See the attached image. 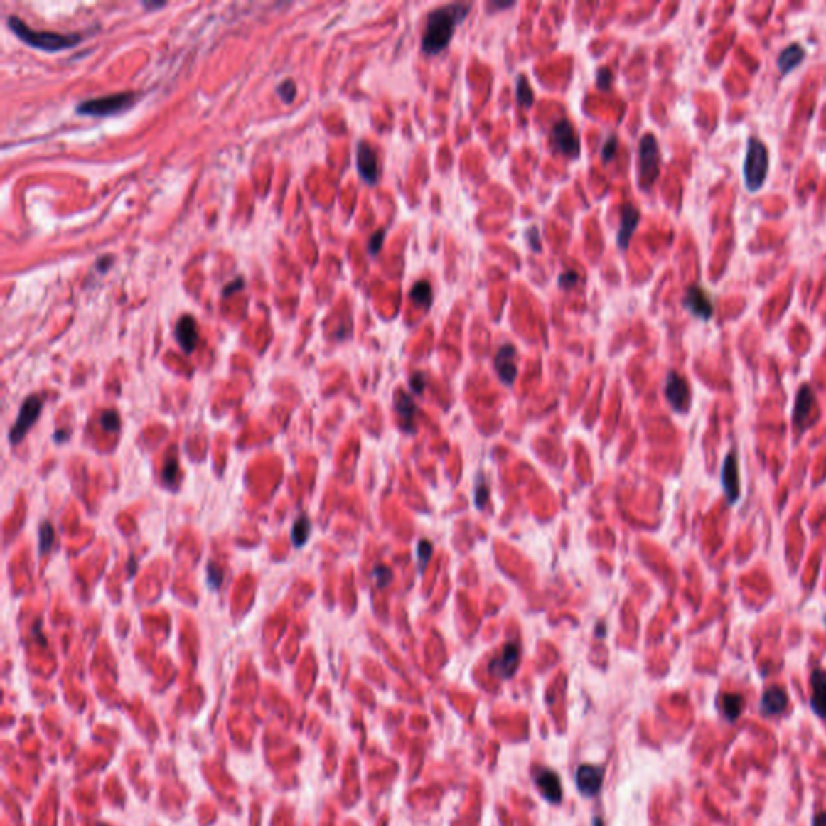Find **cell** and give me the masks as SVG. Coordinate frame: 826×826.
<instances>
[{
    "mask_svg": "<svg viewBox=\"0 0 826 826\" xmlns=\"http://www.w3.org/2000/svg\"><path fill=\"white\" fill-rule=\"evenodd\" d=\"M471 4L454 2L429 11L422 38V50L428 55H438L451 44L457 26L470 15Z\"/></svg>",
    "mask_w": 826,
    "mask_h": 826,
    "instance_id": "6da1fadb",
    "label": "cell"
},
{
    "mask_svg": "<svg viewBox=\"0 0 826 826\" xmlns=\"http://www.w3.org/2000/svg\"><path fill=\"white\" fill-rule=\"evenodd\" d=\"M7 25L14 31L23 43L34 47V49L47 50V52H57L63 49H71L81 43L80 34H58L52 31H36V29L29 28L25 21H21L18 16H9Z\"/></svg>",
    "mask_w": 826,
    "mask_h": 826,
    "instance_id": "7a4b0ae2",
    "label": "cell"
},
{
    "mask_svg": "<svg viewBox=\"0 0 826 826\" xmlns=\"http://www.w3.org/2000/svg\"><path fill=\"white\" fill-rule=\"evenodd\" d=\"M770 168L768 149L757 137H752L747 144V152L744 160V181L746 188L751 193H757L767 179Z\"/></svg>",
    "mask_w": 826,
    "mask_h": 826,
    "instance_id": "3957f363",
    "label": "cell"
},
{
    "mask_svg": "<svg viewBox=\"0 0 826 826\" xmlns=\"http://www.w3.org/2000/svg\"><path fill=\"white\" fill-rule=\"evenodd\" d=\"M134 100H136L134 92L110 94V95H104V97L89 99V100L81 102V104L76 107V112L80 113V115H89V117H109V115H115V113L124 112L127 109H129V107L133 105Z\"/></svg>",
    "mask_w": 826,
    "mask_h": 826,
    "instance_id": "277c9868",
    "label": "cell"
},
{
    "mask_svg": "<svg viewBox=\"0 0 826 826\" xmlns=\"http://www.w3.org/2000/svg\"><path fill=\"white\" fill-rule=\"evenodd\" d=\"M660 152H658L657 139L652 134H645L639 142V183L643 189H649L660 173Z\"/></svg>",
    "mask_w": 826,
    "mask_h": 826,
    "instance_id": "5b68a950",
    "label": "cell"
},
{
    "mask_svg": "<svg viewBox=\"0 0 826 826\" xmlns=\"http://www.w3.org/2000/svg\"><path fill=\"white\" fill-rule=\"evenodd\" d=\"M43 405H44V399L38 396V394H34V396H29L28 399H25V402L21 404L20 413H18L16 422L10 429L11 446L20 444V442L23 441V438H25L28 431L31 429L36 420L39 418L41 412H43Z\"/></svg>",
    "mask_w": 826,
    "mask_h": 826,
    "instance_id": "8992f818",
    "label": "cell"
},
{
    "mask_svg": "<svg viewBox=\"0 0 826 826\" xmlns=\"http://www.w3.org/2000/svg\"><path fill=\"white\" fill-rule=\"evenodd\" d=\"M550 137H552L554 147L560 154L568 155V157H578L579 155L581 142H579L578 131L574 129V127L568 122V119L565 118L559 119V122L554 124Z\"/></svg>",
    "mask_w": 826,
    "mask_h": 826,
    "instance_id": "52a82bcc",
    "label": "cell"
},
{
    "mask_svg": "<svg viewBox=\"0 0 826 826\" xmlns=\"http://www.w3.org/2000/svg\"><path fill=\"white\" fill-rule=\"evenodd\" d=\"M665 396L676 412H686L691 404V391L687 381L678 373H668L665 385Z\"/></svg>",
    "mask_w": 826,
    "mask_h": 826,
    "instance_id": "ba28073f",
    "label": "cell"
},
{
    "mask_svg": "<svg viewBox=\"0 0 826 826\" xmlns=\"http://www.w3.org/2000/svg\"><path fill=\"white\" fill-rule=\"evenodd\" d=\"M357 168L358 175L363 178L365 183L376 184V181H378L380 178L378 157H376L373 147L365 141H360L357 144Z\"/></svg>",
    "mask_w": 826,
    "mask_h": 826,
    "instance_id": "9c48e42d",
    "label": "cell"
},
{
    "mask_svg": "<svg viewBox=\"0 0 826 826\" xmlns=\"http://www.w3.org/2000/svg\"><path fill=\"white\" fill-rule=\"evenodd\" d=\"M518 663H520V648L518 644L510 643L507 644L505 648L502 649L500 654L489 663V672L499 676L502 680L510 678V676H513V673L517 672Z\"/></svg>",
    "mask_w": 826,
    "mask_h": 826,
    "instance_id": "30bf717a",
    "label": "cell"
},
{
    "mask_svg": "<svg viewBox=\"0 0 826 826\" xmlns=\"http://www.w3.org/2000/svg\"><path fill=\"white\" fill-rule=\"evenodd\" d=\"M722 483H723V490H725V495L729 504H736L741 495V486H739V466H738V457H736V454L731 452L728 454V457L725 458V463H723V470H722Z\"/></svg>",
    "mask_w": 826,
    "mask_h": 826,
    "instance_id": "8fae6325",
    "label": "cell"
},
{
    "mask_svg": "<svg viewBox=\"0 0 826 826\" xmlns=\"http://www.w3.org/2000/svg\"><path fill=\"white\" fill-rule=\"evenodd\" d=\"M604 781V768L596 765H581L576 771L578 791L586 798H594L601 793Z\"/></svg>",
    "mask_w": 826,
    "mask_h": 826,
    "instance_id": "7c38bea8",
    "label": "cell"
},
{
    "mask_svg": "<svg viewBox=\"0 0 826 826\" xmlns=\"http://www.w3.org/2000/svg\"><path fill=\"white\" fill-rule=\"evenodd\" d=\"M683 304L694 316H697L700 320H709L714 315V305H712L707 292L700 286L687 287Z\"/></svg>",
    "mask_w": 826,
    "mask_h": 826,
    "instance_id": "4fadbf2b",
    "label": "cell"
},
{
    "mask_svg": "<svg viewBox=\"0 0 826 826\" xmlns=\"http://www.w3.org/2000/svg\"><path fill=\"white\" fill-rule=\"evenodd\" d=\"M495 371H498L500 381L504 382V385H512L517 378V350H515V347L510 344H505L502 345L498 355H495Z\"/></svg>",
    "mask_w": 826,
    "mask_h": 826,
    "instance_id": "5bb4252c",
    "label": "cell"
},
{
    "mask_svg": "<svg viewBox=\"0 0 826 826\" xmlns=\"http://www.w3.org/2000/svg\"><path fill=\"white\" fill-rule=\"evenodd\" d=\"M535 781H536L537 788H540V791L544 798H546L549 802H552V804H559L564 793H562L560 778L554 770L540 768L535 775Z\"/></svg>",
    "mask_w": 826,
    "mask_h": 826,
    "instance_id": "9a60e30c",
    "label": "cell"
},
{
    "mask_svg": "<svg viewBox=\"0 0 826 826\" xmlns=\"http://www.w3.org/2000/svg\"><path fill=\"white\" fill-rule=\"evenodd\" d=\"M810 707L820 718L826 720V672L823 668H815L810 675Z\"/></svg>",
    "mask_w": 826,
    "mask_h": 826,
    "instance_id": "2e32d148",
    "label": "cell"
},
{
    "mask_svg": "<svg viewBox=\"0 0 826 826\" xmlns=\"http://www.w3.org/2000/svg\"><path fill=\"white\" fill-rule=\"evenodd\" d=\"M175 336L178 344L181 345V349L186 354H189V352H193L195 349L197 343H199V331H197V323L193 316L184 315L178 320L175 328Z\"/></svg>",
    "mask_w": 826,
    "mask_h": 826,
    "instance_id": "e0dca14e",
    "label": "cell"
},
{
    "mask_svg": "<svg viewBox=\"0 0 826 826\" xmlns=\"http://www.w3.org/2000/svg\"><path fill=\"white\" fill-rule=\"evenodd\" d=\"M788 702H789L788 692L780 686H771L762 694L758 709L763 715L771 717V715H778V714H781V712L786 710Z\"/></svg>",
    "mask_w": 826,
    "mask_h": 826,
    "instance_id": "ac0fdd59",
    "label": "cell"
},
{
    "mask_svg": "<svg viewBox=\"0 0 826 826\" xmlns=\"http://www.w3.org/2000/svg\"><path fill=\"white\" fill-rule=\"evenodd\" d=\"M813 404H815V396H813V391L809 386H802L798 392V397H795V404H794V413H793V422L798 428L804 429L805 428V423L809 422V417L813 410Z\"/></svg>",
    "mask_w": 826,
    "mask_h": 826,
    "instance_id": "d6986e66",
    "label": "cell"
},
{
    "mask_svg": "<svg viewBox=\"0 0 826 826\" xmlns=\"http://www.w3.org/2000/svg\"><path fill=\"white\" fill-rule=\"evenodd\" d=\"M638 225H639V210L633 205H625L623 210H621L618 235H616V244H618L620 249H628L633 232L636 231Z\"/></svg>",
    "mask_w": 826,
    "mask_h": 826,
    "instance_id": "ffe728a7",
    "label": "cell"
},
{
    "mask_svg": "<svg viewBox=\"0 0 826 826\" xmlns=\"http://www.w3.org/2000/svg\"><path fill=\"white\" fill-rule=\"evenodd\" d=\"M804 57H805L804 47H800L799 44L788 45L786 49L780 53V57H778V68H780L781 75H788L789 71H793L802 60H804Z\"/></svg>",
    "mask_w": 826,
    "mask_h": 826,
    "instance_id": "44dd1931",
    "label": "cell"
},
{
    "mask_svg": "<svg viewBox=\"0 0 826 826\" xmlns=\"http://www.w3.org/2000/svg\"><path fill=\"white\" fill-rule=\"evenodd\" d=\"M718 702H720L722 714L729 722H734L736 718H739L742 710H744V697L741 694L725 692L718 697Z\"/></svg>",
    "mask_w": 826,
    "mask_h": 826,
    "instance_id": "7402d4cb",
    "label": "cell"
},
{
    "mask_svg": "<svg viewBox=\"0 0 826 826\" xmlns=\"http://www.w3.org/2000/svg\"><path fill=\"white\" fill-rule=\"evenodd\" d=\"M410 297L417 305H420L424 310H428L431 307V304H433V289H431L428 281H418V283H415V286H413L410 291Z\"/></svg>",
    "mask_w": 826,
    "mask_h": 826,
    "instance_id": "603a6c76",
    "label": "cell"
},
{
    "mask_svg": "<svg viewBox=\"0 0 826 826\" xmlns=\"http://www.w3.org/2000/svg\"><path fill=\"white\" fill-rule=\"evenodd\" d=\"M310 528H312V525H310V520L307 518V515H301L296 522L294 526H292V531H291V537H292V542H294L296 547H302L305 542L309 540V535H310Z\"/></svg>",
    "mask_w": 826,
    "mask_h": 826,
    "instance_id": "cb8c5ba5",
    "label": "cell"
},
{
    "mask_svg": "<svg viewBox=\"0 0 826 826\" xmlns=\"http://www.w3.org/2000/svg\"><path fill=\"white\" fill-rule=\"evenodd\" d=\"M396 410L399 412V415L404 418V420H413V415L417 413V405L413 402V399L409 396V394H404V392H399L396 396Z\"/></svg>",
    "mask_w": 826,
    "mask_h": 826,
    "instance_id": "d4e9b609",
    "label": "cell"
},
{
    "mask_svg": "<svg viewBox=\"0 0 826 826\" xmlns=\"http://www.w3.org/2000/svg\"><path fill=\"white\" fill-rule=\"evenodd\" d=\"M517 100L520 105L526 107V109H530L532 102H535V94H532L530 82L523 75H520L517 80Z\"/></svg>",
    "mask_w": 826,
    "mask_h": 826,
    "instance_id": "484cf974",
    "label": "cell"
},
{
    "mask_svg": "<svg viewBox=\"0 0 826 826\" xmlns=\"http://www.w3.org/2000/svg\"><path fill=\"white\" fill-rule=\"evenodd\" d=\"M39 547H41V552L45 554L49 552V549L52 547V542H53V528L50 526L49 522L43 523L39 530Z\"/></svg>",
    "mask_w": 826,
    "mask_h": 826,
    "instance_id": "4316f807",
    "label": "cell"
},
{
    "mask_svg": "<svg viewBox=\"0 0 826 826\" xmlns=\"http://www.w3.org/2000/svg\"><path fill=\"white\" fill-rule=\"evenodd\" d=\"M100 424L102 428L105 431H109V433H115V431L119 429V417L115 410H107L104 412V415L100 417Z\"/></svg>",
    "mask_w": 826,
    "mask_h": 826,
    "instance_id": "83f0119b",
    "label": "cell"
},
{
    "mask_svg": "<svg viewBox=\"0 0 826 826\" xmlns=\"http://www.w3.org/2000/svg\"><path fill=\"white\" fill-rule=\"evenodd\" d=\"M296 92H297L296 85H294V81H291V80H286L284 82H281V85L278 86V95L286 102V104H289V102L294 100Z\"/></svg>",
    "mask_w": 826,
    "mask_h": 826,
    "instance_id": "f1b7e54d",
    "label": "cell"
},
{
    "mask_svg": "<svg viewBox=\"0 0 826 826\" xmlns=\"http://www.w3.org/2000/svg\"><path fill=\"white\" fill-rule=\"evenodd\" d=\"M612 81H613L612 70L604 67L597 71V86L601 87L602 91H607V89L612 86Z\"/></svg>",
    "mask_w": 826,
    "mask_h": 826,
    "instance_id": "f546056e",
    "label": "cell"
},
{
    "mask_svg": "<svg viewBox=\"0 0 826 826\" xmlns=\"http://www.w3.org/2000/svg\"><path fill=\"white\" fill-rule=\"evenodd\" d=\"M176 476H178V462L175 458H168V462H166L163 468V480L168 486H171V484H175Z\"/></svg>",
    "mask_w": 826,
    "mask_h": 826,
    "instance_id": "4dcf8cb0",
    "label": "cell"
},
{
    "mask_svg": "<svg viewBox=\"0 0 826 826\" xmlns=\"http://www.w3.org/2000/svg\"><path fill=\"white\" fill-rule=\"evenodd\" d=\"M616 147H618V142H616V137L615 136H610L608 139H607V142L604 144V147H602V151H601L602 160L606 161V163L615 157Z\"/></svg>",
    "mask_w": 826,
    "mask_h": 826,
    "instance_id": "1f68e13d",
    "label": "cell"
},
{
    "mask_svg": "<svg viewBox=\"0 0 826 826\" xmlns=\"http://www.w3.org/2000/svg\"><path fill=\"white\" fill-rule=\"evenodd\" d=\"M373 576L376 578V581H378V588H385V586L391 583L392 573L386 567H376L375 572H373Z\"/></svg>",
    "mask_w": 826,
    "mask_h": 826,
    "instance_id": "d6a6232c",
    "label": "cell"
},
{
    "mask_svg": "<svg viewBox=\"0 0 826 826\" xmlns=\"http://www.w3.org/2000/svg\"><path fill=\"white\" fill-rule=\"evenodd\" d=\"M385 236H386L385 231H376L375 235L370 237V241H368L370 255H376L380 252L381 247H382V241H385Z\"/></svg>",
    "mask_w": 826,
    "mask_h": 826,
    "instance_id": "836d02e7",
    "label": "cell"
},
{
    "mask_svg": "<svg viewBox=\"0 0 826 826\" xmlns=\"http://www.w3.org/2000/svg\"><path fill=\"white\" fill-rule=\"evenodd\" d=\"M207 572H208V583H210L215 589H218L220 586H221V581H223V576H221L220 567H217L212 562V564H208Z\"/></svg>",
    "mask_w": 826,
    "mask_h": 826,
    "instance_id": "e575fe53",
    "label": "cell"
},
{
    "mask_svg": "<svg viewBox=\"0 0 826 826\" xmlns=\"http://www.w3.org/2000/svg\"><path fill=\"white\" fill-rule=\"evenodd\" d=\"M576 283H578V274H576V272H572L570 270V272L562 273L560 277H559V286L562 287V289H570V287L576 286Z\"/></svg>",
    "mask_w": 826,
    "mask_h": 826,
    "instance_id": "d590c367",
    "label": "cell"
},
{
    "mask_svg": "<svg viewBox=\"0 0 826 826\" xmlns=\"http://www.w3.org/2000/svg\"><path fill=\"white\" fill-rule=\"evenodd\" d=\"M526 239H528V242L532 247V250H537V252H540L541 241H540V232H537L536 226H532V228L528 230V232H526Z\"/></svg>",
    "mask_w": 826,
    "mask_h": 826,
    "instance_id": "8d00e7d4",
    "label": "cell"
},
{
    "mask_svg": "<svg viewBox=\"0 0 826 826\" xmlns=\"http://www.w3.org/2000/svg\"><path fill=\"white\" fill-rule=\"evenodd\" d=\"M431 549H433V547H431V544L428 541H422L420 544H418V557H420L423 567L427 565V562L429 560Z\"/></svg>",
    "mask_w": 826,
    "mask_h": 826,
    "instance_id": "74e56055",
    "label": "cell"
},
{
    "mask_svg": "<svg viewBox=\"0 0 826 826\" xmlns=\"http://www.w3.org/2000/svg\"><path fill=\"white\" fill-rule=\"evenodd\" d=\"M410 387H412L413 391H415L417 394H422V392H423V389H424V376H423V375H420V373L413 375L412 378H410Z\"/></svg>",
    "mask_w": 826,
    "mask_h": 826,
    "instance_id": "f35d334b",
    "label": "cell"
},
{
    "mask_svg": "<svg viewBox=\"0 0 826 826\" xmlns=\"http://www.w3.org/2000/svg\"><path fill=\"white\" fill-rule=\"evenodd\" d=\"M812 826H826V812H820L812 820Z\"/></svg>",
    "mask_w": 826,
    "mask_h": 826,
    "instance_id": "ab89813d",
    "label": "cell"
},
{
    "mask_svg": "<svg viewBox=\"0 0 826 826\" xmlns=\"http://www.w3.org/2000/svg\"><path fill=\"white\" fill-rule=\"evenodd\" d=\"M230 284H231V286H230V287H226V289H225V296H228V294H230V291L241 289V287H242V279L239 278V279L236 281V283H230Z\"/></svg>",
    "mask_w": 826,
    "mask_h": 826,
    "instance_id": "60d3db41",
    "label": "cell"
},
{
    "mask_svg": "<svg viewBox=\"0 0 826 826\" xmlns=\"http://www.w3.org/2000/svg\"><path fill=\"white\" fill-rule=\"evenodd\" d=\"M144 5H146L147 9H159V7H163L165 2H161V4H157V2H154V4H147V2H146V4H144Z\"/></svg>",
    "mask_w": 826,
    "mask_h": 826,
    "instance_id": "b9f144b4",
    "label": "cell"
},
{
    "mask_svg": "<svg viewBox=\"0 0 826 826\" xmlns=\"http://www.w3.org/2000/svg\"><path fill=\"white\" fill-rule=\"evenodd\" d=\"M825 621H826V620H825Z\"/></svg>",
    "mask_w": 826,
    "mask_h": 826,
    "instance_id": "7bdbcfd3",
    "label": "cell"
}]
</instances>
